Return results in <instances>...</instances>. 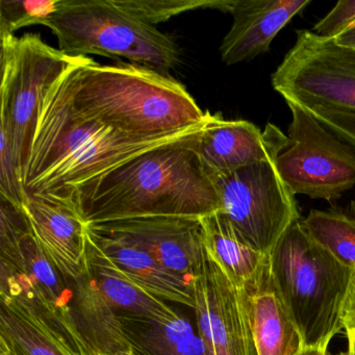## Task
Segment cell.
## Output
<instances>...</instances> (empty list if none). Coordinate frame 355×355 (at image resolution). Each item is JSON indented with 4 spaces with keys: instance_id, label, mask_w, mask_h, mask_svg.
I'll return each instance as SVG.
<instances>
[{
    "instance_id": "1",
    "label": "cell",
    "mask_w": 355,
    "mask_h": 355,
    "mask_svg": "<svg viewBox=\"0 0 355 355\" xmlns=\"http://www.w3.org/2000/svg\"><path fill=\"white\" fill-rule=\"evenodd\" d=\"M205 122L159 136L123 134L76 110L64 73L43 101L22 178L24 192L73 202L72 194L83 184L147 151L195 138Z\"/></svg>"
},
{
    "instance_id": "2",
    "label": "cell",
    "mask_w": 355,
    "mask_h": 355,
    "mask_svg": "<svg viewBox=\"0 0 355 355\" xmlns=\"http://www.w3.org/2000/svg\"><path fill=\"white\" fill-rule=\"evenodd\" d=\"M196 137L142 153L76 189L72 201L85 222L205 218L219 211L215 184L192 147Z\"/></svg>"
},
{
    "instance_id": "3",
    "label": "cell",
    "mask_w": 355,
    "mask_h": 355,
    "mask_svg": "<svg viewBox=\"0 0 355 355\" xmlns=\"http://www.w3.org/2000/svg\"><path fill=\"white\" fill-rule=\"evenodd\" d=\"M65 80L76 110L130 136L182 132L207 118L184 85L135 64L101 65L85 58Z\"/></svg>"
},
{
    "instance_id": "4",
    "label": "cell",
    "mask_w": 355,
    "mask_h": 355,
    "mask_svg": "<svg viewBox=\"0 0 355 355\" xmlns=\"http://www.w3.org/2000/svg\"><path fill=\"white\" fill-rule=\"evenodd\" d=\"M0 303L32 322L67 355H98L73 319L71 278L43 250L24 209L0 196Z\"/></svg>"
},
{
    "instance_id": "5",
    "label": "cell",
    "mask_w": 355,
    "mask_h": 355,
    "mask_svg": "<svg viewBox=\"0 0 355 355\" xmlns=\"http://www.w3.org/2000/svg\"><path fill=\"white\" fill-rule=\"evenodd\" d=\"M270 272L305 348L327 349L344 329L342 313L355 270L295 222L269 255Z\"/></svg>"
},
{
    "instance_id": "6",
    "label": "cell",
    "mask_w": 355,
    "mask_h": 355,
    "mask_svg": "<svg viewBox=\"0 0 355 355\" xmlns=\"http://www.w3.org/2000/svg\"><path fill=\"white\" fill-rule=\"evenodd\" d=\"M69 57L103 55L168 76L180 60L175 41L119 9L113 0H62L45 24Z\"/></svg>"
},
{
    "instance_id": "7",
    "label": "cell",
    "mask_w": 355,
    "mask_h": 355,
    "mask_svg": "<svg viewBox=\"0 0 355 355\" xmlns=\"http://www.w3.org/2000/svg\"><path fill=\"white\" fill-rule=\"evenodd\" d=\"M87 57H69L39 35L1 38L0 124L11 135L24 178L45 95L58 80Z\"/></svg>"
},
{
    "instance_id": "8",
    "label": "cell",
    "mask_w": 355,
    "mask_h": 355,
    "mask_svg": "<svg viewBox=\"0 0 355 355\" xmlns=\"http://www.w3.org/2000/svg\"><path fill=\"white\" fill-rule=\"evenodd\" d=\"M220 211L242 238L269 255L286 230L299 221L295 195L276 169L275 159L211 175Z\"/></svg>"
},
{
    "instance_id": "9",
    "label": "cell",
    "mask_w": 355,
    "mask_h": 355,
    "mask_svg": "<svg viewBox=\"0 0 355 355\" xmlns=\"http://www.w3.org/2000/svg\"><path fill=\"white\" fill-rule=\"evenodd\" d=\"M288 103V143L276 169L294 195L332 201L355 186V151L299 105Z\"/></svg>"
},
{
    "instance_id": "10",
    "label": "cell",
    "mask_w": 355,
    "mask_h": 355,
    "mask_svg": "<svg viewBox=\"0 0 355 355\" xmlns=\"http://www.w3.org/2000/svg\"><path fill=\"white\" fill-rule=\"evenodd\" d=\"M296 34L294 46L272 74L274 90L293 105L355 113V49L311 31Z\"/></svg>"
},
{
    "instance_id": "11",
    "label": "cell",
    "mask_w": 355,
    "mask_h": 355,
    "mask_svg": "<svg viewBox=\"0 0 355 355\" xmlns=\"http://www.w3.org/2000/svg\"><path fill=\"white\" fill-rule=\"evenodd\" d=\"M196 327L207 355H257L242 288L205 248L195 276Z\"/></svg>"
},
{
    "instance_id": "12",
    "label": "cell",
    "mask_w": 355,
    "mask_h": 355,
    "mask_svg": "<svg viewBox=\"0 0 355 355\" xmlns=\"http://www.w3.org/2000/svg\"><path fill=\"white\" fill-rule=\"evenodd\" d=\"M88 225L124 236L168 269L190 279H195L202 263L205 245L201 218H137Z\"/></svg>"
},
{
    "instance_id": "13",
    "label": "cell",
    "mask_w": 355,
    "mask_h": 355,
    "mask_svg": "<svg viewBox=\"0 0 355 355\" xmlns=\"http://www.w3.org/2000/svg\"><path fill=\"white\" fill-rule=\"evenodd\" d=\"M288 143V136L273 124H268L263 132L251 122L225 120L209 112L192 147L211 176L276 159Z\"/></svg>"
},
{
    "instance_id": "14",
    "label": "cell",
    "mask_w": 355,
    "mask_h": 355,
    "mask_svg": "<svg viewBox=\"0 0 355 355\" xmlns=\"http://www.w3.org/2000/svg\"><path fill=\"white\" fill-rule=\"evenodd\" d=\"M24 214L43 250L70 278L85 269L88 224L71 201L26 195Z\"/></svg>"
},
{
    "instance_id": "15",
    "label": "cell",
    "mask_w": 355,
    "mask_h": 355,
    "mask_svg": "<svg viewBox=\"0 0 355 355\" xmlns=\"http://www.w3.org/2000/svg\"><path fill=\"white\" fill-rule=\"evenodd\" d=\"M311 0H230L234 24L220 46L226 65L250 61L268 53L280 31Z\"/></svg>"
},
{
    "instance_id": "16",
    "label": "cell",
    "mask_w": 355,
    "mask_h": 355,
    "mask_svg": "<svg viewBox=\"0 0 355 355\" xmlns=\"http://www.w3.org/2000/svg\"><path fill=\"white\" fill-rule=\"evenodd\" d=\"M257 355H299L304 343L270 272L269 257L257 275L240 286Z\"/></svg>"
},
{
    "instance_id": "17",
    "label": "cell",
    "mask_w": 355,
    "mask_h": 355,
    "mask_svg": "<svg viewBox=\"0 0 355 355\" xmlns=\"http://www.w3.org/2000/svg\"><path fill=\"white\" fill-rule=\"evenodd\" d=\"M88 234L137 286L166 302L169 301L194 309L195 279L168 269L150 253L124 236L101 232L89 225Z\"/></svg>"
},
{
    "instance_id": "18",
    "label": "cell",
    "mask_w": 355,
    "mask_h": 355,
    "mask_svg": "<svg viewBox=\"0 0 355 355\" xmlns=\"http://www.w3.org/2000/svg\"><path fill=\"white\" fill-rule=\"evenodd\" d=\"M71 282L73 319L87 344L98 355H119L132 351L122 331L117 311L91 277L86 263L84 271L71 278Z\"/></svg>"
},
{
    "instance_id": "19",
    "label": "cell",
    "mask_w": 355,
    "mask_h": 355,
    "mask_svg": "<svg viewBox=\"0 0 355 355\" xmlns=\"http://www.w3.org/2000/svg\"><path fill=\"white\" fill-rule=\"evenodd\" d=\"M85 263L91 277L117 313H132L159 321H167L178 315V309L132 282L93 242L88 230Z\"/></svg>"
},
{
    "instance_id": "20",
    "label": "cell",
    "mask_w": 355,
    "mask_h": 355,
    "mask_svg": "<svg viewBox=\"0 0 355 355\" xmlns=\"http://www.w3.org/2000/svg\"><path fill=\"white\" fill-rule=\"evenodd\" d=\"M122 331L137 355H207L197 327L178 311L167 321L117 313Z\"/></svg>"
},
{
    "instance_id": "21",
    "label": "cell",
    "mask_w": 355,
    "mask_h": 355,
    "mask_svg": "<svg viewBox=\"0 0 355 355\" xmlns=\"http://www.w3.org/2000/svg\"><path fill=\"white\" fill-rule=\"evenodd\" d=\"M205 245L236 286L252 279L268 255L253 249L221 213L201 218Z\"/></svg>"
},
{
    "instance_id": "22",
    "label": "cell",
    "mask_w": 355,
    "mask_h": 355,
    "mask_svg": "<svg viewBox=\"0 0 355 355\" xmlns=\"http://www.w3.org/2000/svg\"><path fill=\"white\" fill-rule=\"evenodd\" d=\"M302 223L318 244L355 270V201L327 211L311 209Z\"/></svg>"
},
{
    "instance_id": "23",
    "label": "cell",
    "mask_w": 355,
    "mask_h": 355,
    "mask_svg": "<svg viewBox=\"0 0 355 355\" xmlns=\"http://www.w3.org/2000/svg\"><path fill=\"white\" fill-rule=\"evenodd\" d=\"M114 5L150 26L199 9L228 11L230 0H113Z\"/></svg>"
},
{
    "instance_id": "24",
    "label": "cell",
    "mask_w": 355,
    "mask_h": 355,
    "mask_svg": "<svg viewBox=\"0 0 355 355\" xmlns=\"http://www.w3.org/2000/svg\"><path fill=\"white\" fill-rule=\"evenodd\" d=\"M0 334L9 338L24 355H67L32 322L3 303Z\"/></svg>"
},
{
    "instance_id": "25",
    "label": "cell",
    "mask_w": 355,
    "mask_h": 355,
    "mask_svg": "<svg viewBox=\"0 0 355 355\" xmlns=\"http://www.w3.org/2000/svg\"><path fill=\"white\" fill-rule=\"evenodd\" d=\"M62 0H0V35L14 36L20 28L45 26Z\"/></svg>"
},
{
    "instance_id": "26",
    "label": "cell",
    "mask_w": 355,
    "mask_h": 355,
    "mask_svg": "<svg viewBox=\"0 0 355 355\" xmlns=\"http://www.w3.org/2000/svg\"><path fill=\"white\" fill-rule=\"evenodd\" d=\"M0 195L24 209L26 200L22 173L13 140L6 126L0 124Z\"/></svg>"
},
{
    "instance_id": "27",
    "label": "cell",
    "mask_w": 355,
    "mask_h": 355,
    "mask_svg": "<svg viewBox=\"0 0 355 355\" xmlns=\"http://www.w3.org/2000/svg\"><path fill=\"white\" fill-rule=\"evenodd\" d=\"M299 107L309 112L355 151V113L340 111L326 105H309Z\"/></svg>"
},
{
    "instance_id": "28",
    "label": "cell",
    "mask_w": 355,
    "mask_h": 355,
    "mask_svg": "<svg viewBox=\"0 0 355 355\" xmlns=\"http://www.w3.org/2000/svg\"><path fill=\"white\" fill-rule=\"evenodd\" d=\"M354 26L355 0H342L315 24L313 32L323 38L336 39Z\"/></svg>"
},
{
    "instance_id": "29",
    "label": "cell",
    "mask_w": 355,
    "mask_h": 355,
    "mask_svg": "<svg viewBox=\"0 0 355 355\" xmlns=\"http://www.w3.org/2000/svg\"><path fill=\"white\" fill-rule=\"evenodd\" d=\"M343 325L346 331L355 330V271L342 313Z\"/></svg>"
},
{
    "instance_id": "30",
    "label": "cell",
    "mask_w": 355,
    "mask_h": 355,
    "mask_svg": "<svg viewBox=\"0 0 355 355\" xmlns=\"http://www.w3.org/2000/svg\"><path fill=\"white\" fill-rule=\"evenodd\" d=\"M334 41L340 46L355 49V26L334 39Z\"/></svg>"
},
{
    "instance_id": "31",
    "label": "cell",
    "mask_w": 355,
    "mask_h": 355,
    "mask_svg": "<svg viewBox=\"0 0 355 355\" xmlns=\"http://www.w3.org/2000/svg\"><path fill=\"white\" fill-rule=\"evenodd\" d=\"M0 355H24L19 349L3 334H0Z\"/></svg>"
},
{
    "instance_id": "32",
    "label": "cell",
    "mask_w": 355,
    "mask_h": 355,
    "mask_svg": "<svg viewBox=\"0 0 355 355\" xmlns=\"http://www.w3.org/2000/svg\"><path fill=\"white\" fill-rule=\"evenodd\" d=\"M347 332L348 336V351L347 355H355V330H349Z\"/></svg>"
},
{
    "instance_id": "33",
    "label": "cell",
    "mask_w": 355,
    "mask_h": 355,
    "mask_svg": "<svg viewBox=\"0 0 355 355\" xmlns=\"http://www.w3.org/2000/svg\"><path fill=\"white\" fill-rule=\"evenodd\" d=\"M299 355H327V349L305 348Z\"/></svg>"
},
{
    "instance_id": "34",
    "label": "cell",
    "mask_w": 355,
    "mask_h": 355,
    "mask_svg": "<svg viewBox=\"0 0 355 355\" xmlns=\"http://www.w3.org/2000/svg\"><path fill=\"white\" fill-rule=\"evenodd\" d=\"M119 355H137L136 353L132 352V351H130V352L121 353Z\"/></svg>"
},
{
    "instance_id": "35",
    "label": "cell",
    "mask_w": 355,
    "mask_h": 355,
    "mask_svg": "<svg viewBox=\"0 0 355 355\" xmlns=\"http://www.w3.org/2000/svg\"><path fill=\"white\" fill-rule=\"evenodd\" d=\"M327 355H334V354H330V353L327 352ZM334 355H347V353L346 352H340V353H338V354H334Z\"/></svg>"
}]
</instances>
